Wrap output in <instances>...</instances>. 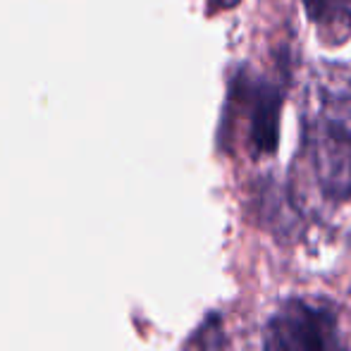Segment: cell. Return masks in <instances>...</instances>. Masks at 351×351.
Returning <instances> with one entry per match:
<instances>
[{"label":"cell","mask_w":351,"mask_h":351,"mask_svg":"<svg viewBox=\"0 0 351 351\" xmlns=\"http://www.w3.org/2000/svg\"><path fill=\"white\" fill-rule=\"evenodd\" d=\"M311 162L330 199H351V82L320 101L311 122Z\"/></svg>","instance_id":"1"},{"label":"cell","mask_w":351,"mask_h":351,"mask_svg":"<svg viewBox=\"0 0 351 351\" xmlns=\"http://www.w3.org/2000/svg\"><path fill=\"white\" fill-rule=\"evenodd\" d=\"M337 318L328 306L289 299L270 315L263 351H339Z\"/></svg>","instance_id":"2"},{"label":"cell","mask_w":351,"mask_h":351,"mask_svg":"<svg viewBox=\"0 0 351 351\" xmlns=\"http://www.w3.org/2000/svg\"><path fill=\"white\" fill-rule=\"evenodd\" d=\"M230 103L239 108L249 122V146L254 156L278 151L282 110V88L278 84L241 70L230 84Z\"/></svg>","instance_id":"3"},{"label":"cell","mask_w":351,"mask_h":351,"mask_svg":"<svg viewBox=\"0 0 351 351\" xmlns=\"http://www.w3.org/2000/svg\"><path fill=\"white\" fill-rule=\"evenodd\" d=\"M304 8L328 41L339 43L351 34V0H304Z\"/></svg>","instance_id":"4"},{"label":"cell","mask_w":351,"mask_h":351,"mask_svg":"<svg viewBox=\"0 0 351 351\" xmlns=\"http://www.w3.org/2000/svg\"><path fill=\"white\" fill-rule=\"evenodd\" d=\"M182 351H227V335L217 313L208 315L201 328L186 339Z\"/></svg>","instance_id":"5"},{"label":"cell","mask_w":351,"mask_h":351,"mask_svg":"<svg viewBox=\"0 0 351 351\" xmlns=\"http://www.w3.org/2000/svg\"><path fill=\"white\" fill-rule=\"evenodd\" d=\"M241 0H208V10L210 12H222V10H232L237 8Z\"/></svg>","instance_id":"6"}]
</instances>
